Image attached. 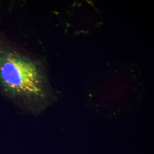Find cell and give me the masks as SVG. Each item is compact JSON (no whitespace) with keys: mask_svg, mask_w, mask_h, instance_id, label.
<instances>
[{"mask_svg":"<svg viewBox=\"0 0 154 154\" xmlns=\"http://www.w3.org/2000/svg\"><path fill=\"white\" fill-rule=\"evenodd\" d=\"M42 66L23 53L0 30V92L12 100L44 98L48 90Z\"/></svg>","mask_w":154,"mask_h":154,"instance_id":"cell-1","label":"cell"}]
</instances>
